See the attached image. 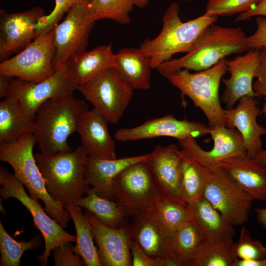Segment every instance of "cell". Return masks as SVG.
<instances>
[{"mask_svg":"<svg viewBox=\"0 0 266 266\" xmlns=\"http://www.w3.org/2000/svg\"><path fill=\"white\" fill-rule=\"evenodd\" d=\"M0 185L2 186L0 189L1 199L18 200L30 211L33 225L42 233L45 248L43 253L37 257L41 266H47L50 252L55 247L66 241H76V236L65 231L58 222L45 212L38 200L28 195L24 185L14 174L9 173L3 167L0 168Z\"/></svg>","mask_w":266,"mask_h":266,"instance_id":"cell-8","label":"cell"},{"mask_svg":"<svg viewBox=\"0 0 266 266\" xmlns=\"http://www.w3.org/2000/svg\"><path fill=\"white\" fill-rule=\"evenodd\" d=\"M86 0H55V6L48 15L40 17L35 25V38L52 31L65 14L75 5Z\"/></svg>","mask_w":266,"mask_h":266,"instance_id":"cell-39","label":"cell"},{"mask_svg":"<svg viewBox=\"0 0 266 266\" xmlns=\"http://www.w3.org/2000/svg\"><path fill=\"white\" fill-rule=\"evenodd\" d=\"M178 142L203 175V197L233 225L248 221L254 200L251 197L207 154L195 138L187 137Z\"/></svg>","mask_w":266,"mask_h":266,"instance_id":"cell-1","label":"cell"},{"mask_svg":"<svg viewBox=\"0 0 266 266\" xmlns=\"http://www.w3.org/2000/svg\"><path fill=\"white\" fill-rule=\"evenodd\" d=\"M266 17V0H262L248 11L239 14L235 19V22L247 21L255 16Z\"/></svg>","mask_w":266,"mask_h":266,"instance_id":"cell-44","label":"cell"},{"mask_svg":"<svg viewBox=\"0 0 266 266\" xmlns=\"http://www.w3.org/2000/svg\"><path fill=\"white\" fill-rule=\"evenodd\" d=\"M234 266H263V265L262 260L238 259Z\"/></svg>","mask_w":266,"mask_h":266,"instance_id":"cell-46","label":"cell"},{"mask_svg":"<svg viewBox=\"0 0 266 266\" xmlns=\"http://www.w3.org/2000/svg\"><path fill=\"white\" fill-rule=\"evenodd\" d=\"M179 11L177 3L170 4L163 17L160 33L153 39H146L140 45L139 48L150 57L152 68L156 69L176 53L189 52L205 30L218 19L204 13L183 22Z\"/></svg>","mask_w":266,"mask_h":266,"instance_id":"cell-5","label":"cell"},{"mask_svg":"<svg viewBox=\"0 0 266 266\" xmlns=\"http://www.w3.org/2000/svg\"><path fill=\"white\" fill-rule=\"evenodd\" d=\"M226 60L224 58L211 67L195 73L181 69L167 78L180 91L182 96H188L195 106L202 110L210 128L226 126L219 88L223 76L228 71Z\"/></svg>","mask_w":266,"mask_h":266,"instance_id":"cell-7","label":"cell"},{"mask_svg":"<svg viewBox=\"0 0 266 266\" xmlns=\"http://www.w3.org/2000/svg\"><path fill=\"white\" fill-rule=\"evenodd\" d=\"M130 228L133 239L148 255L155 258L175 259L174 232L165 224L154 206L133 217Z\"/></svg>","mask_w":266,"mask_h":266,"instance_id":"cell-15","label":"cell"},{"mask_svg":"<svg viewBox=\"0 0 266 266\" xmlns=\"http://www.w3.org/2000/svg\"><path fill=\"white\" fill-rule=\"evenodd\" d=\"M70 241H66L55 247L53 250L55 266H83L82 258L75 253Z\"/></svg>","mask_w":266,"mask_h":266,"instance_id":"cell-41","label":"cell"},{"mask_svg":"<svg viewBox=\"0 0 266 266\" xmlns=\"http://www.w3.org/2000/svg\"><path fill=\"white\" fill-rule=\"evenodd\" d=\"M262 0H207L205 14L208 16L231 17L245 12Z\"/></svg>","mask_w":266,"mask_h":266,"instance_id":"cell-37","label":"cell"},{"mask_svg":"<svg viewBox=\"0 0 266 266\" xmlns=\"http://www.w3.org/2000/svg\"><path fill=\"white\" fill-rule=\"evenodd\" d=\"M90 0L75 5L62 22L54 28L53 66L55 69L70 57L86 51L89 34L96 21Z\"/></svg>","mask_w":266,"mask_h":266,"instance_id":"cell-12","label":"cell"},{"mask_svg":"<svg viewBox=\"0 0 266 266\" xmlns=\"http://www.w3.org/2000/svg\"><path fill=\"white\" fill-rule=\"evenodd\" d=\"M249 50L247 36L240 28L224 27L213 24L205 30L185 55L165 61L156 69L167 78L181 69L195 71L207 69L227 56Z\"/></svg>","mask_w":266,"mask_h":266,"instance_id":"cell-3","label":"cell"},{"mask_svg":"<svg viewBox=\"0 0 266 266\" xmlns=\"http://www.w3.org/2000/svg\"><path fill=\"white\" fill-rule=\"evenodd\" d=\"M78 90L112 124L121 119L133 95V90L115 67L107 68L79 85Z\"/></svg>","mask_w":266,"mask_h":266,"instance_id":"cell-9","label":"cell"},{"mask_svg":"<svg viewBox=\"0 0 266 266\" xmlns=\"http://www.w3.org/2000/svg\"><path fill=\"white\" fill-rule=\"evenodd\" d=\"M210 128L200 122L178 120L171 114L148 119L144 123L131 128H120L114 134V138L120 142L134 141L144 139L166 136L179 140L187 137L205 136Z\"/></svg>","mask_w":266,"mask_h":266,"instance_id":"cell-14","label":"cell"},{"mask_svg":"<svg viewBox=\"0 0 266 266\" xmlns=\"http://www.w3.org/2000/svg\"><path fill=\"white\" fill-rule=\"evenodd\" d=\"M261 114V109L257 106L254 97L248 96L239 99L234 108L225 109L226 126L235 128L240 133L246 154L251 158L263 150L261 137L266 135V128L257 122Z\"/></svg>","mask_w":266,"mask_h":266,"instance_id":"cell-20","label":"cell"},{"mask_svg":"<svg viewBox=\"0 0 266 266\" xmlns=\"http://www.w3.org/2000/svg\"><path fill=\"white\" fill-rule=\"evenodd\" d=\"M34 121L23 114L19 100L8 95L0 102V141H11L21 135L33 133Z\"/></svg>","mask_w":266,"mask_h":266,"instance_id":"cell-27","label":"cell"},{"mask_svg":"<svg viewBox=\"0 0 266 266\" xmlns=\"http://www.w3.org/2000/svg\"><path fill=\"white\" fill-rule=\"evenodd\" d=\"M136 0H91L90 8L96 20L110 19L128 24Z\"/></svg>","mask_w":266,"mask_h":266,"instance_id":"cell-35","label":"cell"},{"mask_svg":"<svg viewBox=\"0 0 266 266\" xmlns=\"http://www.w3.org/2000/svg\"><path fill=\"white\" fill-rule=\"evenodd\" d=\"M37 143L33 133H25L11 141H0V160L13 168L16 178L27 188L30 196L41 200L47 214L66 228L71 217L65 208L49 195L33 149Z\"/></svg>","mask_w":266,"mask_h":266,"instance_id":"cell-6","label":"cell"},{"mask_svg":"<svg viewBox=\"0 0 266 266\" xmlns=\"http://www.w3.org/2000/svg\"><path fill=\"white\" fill-rule=\"evenodd\" d=\"M149 153L115 159H100L87 156L84 176L97 194L103 198L115 201L113 181L128 166L135 163L146 162Z\"/></svg>","mask_w":266,"mask_h":266,"instance_id":"cell-22","label":"cell"},{"mask_svg":"<svg viewBox=\"0 0 266 266\" xmlns=\"http://www.w3.org/2000/svg\"><path fill=\"white\" fill-rule=\"evenodd\" d=\"M181 155V176L179 197L188 205L203 197L204 181L201 172L189 155L182 149Z\"/></svg>","mask_w":266,"mask_h":266,"instance_id":"cell-32","label":"cell"},{"mask_svg":"<svg viewBox=\"0 0 266 266\" xmlns=\"http://www.w3.org/2000/svg\"><path fill=\"white\" fill-rule=\"evenodd\" d=\"M263 266H266V258L262 260Z\"/></svg>","mask_w":266,"mask_h":266,"instance_id":"cell-50","label":"cell"},{"mask_svg":"<svg viewBox=\"0 0 266 266\" xmlns=\"http://www.w3.org/2000/svg\"><path fill=\"white\" fill-rule=\"evenodd\" d=\"M257 30L251 35L247 37V43L249 49H260L266 48V17L257 16Z\"/></svg>","mask_w":266,"mask_h":266,"instance_id":"cell-43","label":"cell"},{"mask_svg":"<svg viewBox=\"0 0 266 266\" xmlns=\"http://www.w3.org/2000/svg\"><path fill=\"white\" fill-rule=\"evenodd\" d=\"M149 0H136L135 6L140 8L145 7L148 3Z\"/></svg>","mask_w":266,"mask_h":266,"instance_id":"cell-49","label":"cell"},{"mask_svg":"<svg viewBox=\"0 0 266 266\" xmlns=\"http://www.w3.org/2000/svg\"><path fill=\"white\" fill-rule=\"evenodd\" d=\"M78 86L66 63L56 68L50 76L37 83L15 77L7 96L16 97L23 114L34 121L36 112L42 104L48 100L73 94Z\"/></svg>","mask_w":266,"mask_h":266,"instance_id":"cell-11","label":"cell"},{"mask_svg":"<svg viewBox=\"0 0 266 266\" xmlns=\"http://www.w3.org/2000/svg\"><path fill=\"white\" fill-rule=\"evenodd\" d=\"M85 215L92 226L98 245L101 266H130L133 238L130 225L113 228L103 224L93 213L86 210Z\"/></svg>","mask_w":266,"mask_h":266,"instance_id":"cell-17","label":"cell"},{"mask_svg":"<svg viewBox=\"0 0 266 266\" xmlns=\"http://www.w3.org/2000/svg\"><path fill=\"white\" fill-rule=\"evenodd\" d=\"M258 223L266 229V208H255Z\"/></svg>","mask_w":266,"mask_h":266,"instance_id":"cell-47","label":"cell"},{"mask_svg":"<svg viewBox=\"0 0 266 266\" xmlns=\"http://www.w3.org/2000/svg\"><path fill=\"white\" fill-rule=\"evenodd\" d=\"M235 251L239 259L263 260L266 258V247L260 240L254 239L244 226L235 243Z\"/></svg>","mask_w":266,"mask_h":266,"instance_id":"cell-38","label":"cell"},{"mask_svg":"<svg viewBox=\"0 0 266 266\" xmlns=\"http://www.w3.org/2000/svg\"><path fill=\"white\" fill-rule=\"evenodd\" d=\"M54 31L35 38L24 49L0 64V75L37 83L50 76L53 66Z\"/></svg>","mask_w":266,"mask_h":266,"instance_id":"cell-13","label":"cell"},{"mask_svg":"<svg viewBox=\"0 0 266 266\" xmlns=\"http://www.w3.org/2000/svg\"><path fill=\"white\" fill-rule=\"evenodd\" d=\"M260 62V49H250L243 55L226 60L228 79H222L225 86L220 100L226 109L233 107L239 99L244 96L255 97L252 81Z\"/></svg>","mask_w":266,"mask_h":266,"instance_id":"cell-19","label":"cell"},{"mask_svg":"<svg viewBox=\"0 0 266 266\" xmlns=\"http://www.w3.org/2000/svg\"><path fill=\"white\" fill-rule=\"evenodd\" d=\"M89 110L86 103L73 94L42 104L36 112L33 133L40 152L53 154L72 151L67 138L77 132Z\"/></svg>","mask_w":266,"mask_h":266,"instance_id":"cell-2","label":"cell"},{"mask_svg":"<svg viewBox=\"0 0 266 266\" xmlns=\"http://www.w3.org/2000/svg\"><path fill=\"white\" fill-rule=\"evenodd\" d=\"M203 240L193 220L174 232L173 255L179 266L189 264L203 245Z\"/></svg>","mask_w":266,"mask_h":266,"instance_id":"cell-31","label":"cell"},{"mask_svg":"<svg viewBox=\"0 0 266 266\" xmlns=\"http://www.w3.org/2000/svg\"><path fill=\"white\" fill-rule=\"evenodd\" d=\"M115 59L111 44L102 45L70 57L66 64L79 85L104 69L115 67Z\"/></svg>","mask_w":266,"mask_h":266,"instance_id":"cell-25","label":"cell"},{"mask_svg":"<svg viewBox=\"0 0 266 266\" xmlns=\"http://www.w3.org/2000/svg\"><path fill=\"white\" fill-rule=\"evenodd\" d=\"M75 205L93 213L105 225L113 228L127 224V216L115 201L99 196L93 188L80 198Z\"/></svg>","mask_w":266,"mask_h":266,"instance_id":"cell-29","label":"cell"},{"mask_svg":"<svg viewBox=\"0 0 266 266\" xmlns=\"http://www.w3.org/2000/svg\"><path fill=\"white\" fill-rule=\"evenodd\" d=\"M15 77L0 75V98L6 97L8 93L11 83Z\"/></svg>","mask_w":266,"mask_h":266,"instance_id":"cell-45","label":"cell"},{"mask_svg":"<svg viewBox=\"0 0 266 266\" xmlns=\"http://www.w3.org/2000/svg\"><path fill=\"white\" fill-rule=\"evenodd\" d=\"M188 206L204 244L233 241L235 234L233 225L205 198Z\"/></svg>","mask_w":266,"mask_h":266,"instance_id":"cell-24","label":"cell"},{"mask_svg":"<svg viewBox=\"0 0 266 266\" xmlns=\"http://www.w3.org/2000/svg\"><path fill=\"white\" fill-rule=\"evenodd\" d=\"M40 6L21 12L7 13L0 10V59L1 62L10 55L18 53L35 39V25L44 15Z\"/></svg>","mask_w":266,"mask_h":266,"instance_id":"cell-16","label":"cell"},{"mask_svg":"<svg viewBox=\"0 0 266 266\" xmlns=\"http://www.w3.org/2000/svg\"><path fill=\"white\" fill-rule=\"evenodd\" d=\"M257 161L266 166V150H262L253 158Z\"/></svg>","mask_w":266,"mask_h":266,"instance_id":"cell-48","label":"cell"},{"mask_svg":"<svg viewBox=\"0 0 266 266\" xmlns=\"http://www.w3.org/2000/svg\"><path fill=\"white\" fill-rule=\"evenodd\" d=\"M181 150L174 144L157 145L146 162L159 195L172 200L184 202L179 197L181 176Z\"/></svg>","mask_w":266,"mask_h":266,"instance_id":"cell-18","label":"cell"},{"mask_svg":"<svg viewBox=\"0 0 266 266\" xmlns=\"http://www.w3.org/2000/svg\"><path fill=\"white\" fill-rule=\"evenodd\" d=\"M237 259L233 241L204 243L188 266H234Z\"/></svg>","mask_w":266,"mask_h":266,"instance_id":"cell-33","label":"cell"},{"mask_svg":"<svg viewBox=\"0 0 266 266\" xmlns=\"http://www.w3.org/2000/svg\"><path fill=\"white\" fill-rule=\"evenodd\" d=\"M216 161L253 200L266 201V166L246 153Z\"/></svg>","mask_w":266,"mask_h":266,"instance_id":"cell-21","label":"cell"},{"mask_svg":"<svg viewBox=\"0 0 266 266\" xmlns=\"http://www.w3.org/2000/svg\"><path fill=\"white\" fill-rule=\"evenodd\" d=\"M209 134L213 140L214 146L206 153L215 161L246 153L243 138L235 128L217 125L210 128Z\"/></svg>","mask_w":266,"mask_h":266,"instance_id":"cell-30","label":"cell"},{"mask_svg":"<svg viewBox=\"0 0 266 266\" xmlns=\"http://www.w3.org/2000/svg\"><path fill=\"white\" fill-rule=\"evenodd\" d=\"M69 214L76 231V244L72 246L73 251L83 259L85 266H101L90 222L82 212L81 207L68 205L64 207Z\"/></svg>","mask_w":266,"mask_h":266,"instance_id":"cell-28","label":"cell"},{"mask_svg":"<svg viewBox=\"0 0 266 266\" xmlns=\"http://www.w3.org/2000/svg\"><path fill=\"white\" fill-rule=\"evenodd\" d=\"M41 236L35 234L30 240L17 241L8 234L0 222V266H19L23 253L41 247Z\"/></svg>","mask_w":266,"mask_h":266,"instance_id":"cell-34","label":"cell"},{"mask_svg":"<svg viewBox=\"0 0 266 266\" xmlns=\"http://www.w3.org/2000/svg\"><path fill=\"white\" fill-rule=\"evenodd\" d=\"M87 156L82 145L69 152L34 154L47 193L64 207L75 205L90 189L84 176Z\"/></svg>","mask_w":266,"mask_h":266,"instance_id":"cell-4","label":"cell"},{"mask_svg":"<svg viewBox=\"0 0 266 266\" xmlns=\"http://www.w3.org/2000/svg\"><path fill=\"white\" fill-rule=\"evenodd\" d=\"M255 77L257 79L254 84L253 89L256 97L264 98V103L261 113L266 115V48L260 49V62Z\"/></svg>","mask_w":266,"mask_h":266,"instance_id":"cell-42","label":"cell"},{"mask_svg":"<svg viewBox=\"0 0 266 266\" xmlns=\"http://www.w3.org/2000/svg\"><path fill=\"white\" fill-rule=\"evenodd\" d=\"M112 186L115 201L128 217L154 206L160 195L145 162L126 167L114 178Z\"/></svg>","mask_w":266,"mask_h":266,"instance_id":"cell-10","label":"cell"},{"mask_svg":"<svg viewBox=\"0 0 266 266\" xmlns=\"http://www.w3.org/2000/svg\"><path fill=\"white\" fill-rule=\"evenodd\" d=\"M154 206L165 224L173 232L184 224L193 220L191 212L185 203L172 200L159 195Z\"/></svg>","mask_w":266,"mask_h":266,"instance_id":"cell-36","label":"cell"},{"mask_svg":"<svg viewBox=\"0 0 266 266\" xmlns=\"http://www.w3.org/2000/svg\"><path fill=\"white\" fill-rule=\"evenodd\" d=\"M108 121L96 109L89 110L77 133L88 156L100 159H115V144L108 130Z\"/></svg>","mask_w":266,"mask_h":266,"instance_id":"cell-23","label":"cell"},{"mask_svg":"<svg viewBox=\"0 0 266 266\" xmlns=\"http://www.w3.org/2000/svg\"><path fill=\"white\" fill-rule=\"evenodd\" d=\"M115 67L133 90L150 88L151 60L139 48L120 50L116 54Z\"/></svg>","mask_w":266,"mask_h":266,"instance_id":"cell-26","label":"cell"},{"mask_svg":"<svg viewBox=\"0 0 266 266\" xmlns=\"http://www.w3.org/2000/svg\"><path fill=\"white\" fill-rule=\"evenodd\" d=\"M133 266H179L175 259L155 258L148 255L137 241L133 239L131 245Z\"/></svg>","mask_w":266,"mask_h":266,"instance_id":"cell-40","label":"cell"}]
</instances>
